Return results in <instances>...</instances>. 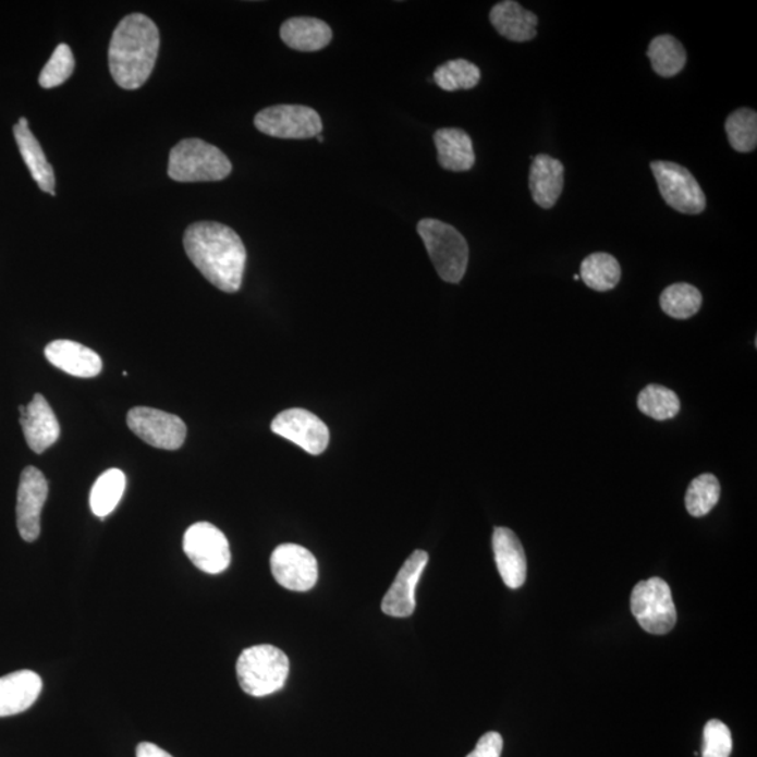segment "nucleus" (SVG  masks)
I'll use <instances>...</instances> for the list:
<instances>
[{
  "instance_id": "nucleus-1",
  "label": "nucleus",
  "mask_w": 757,
  "mask_h": 757,
  "mask_svg": "<svg viewBox=\"0 0 757 757\" xmlns=\"http://www.w3.org/2000/svg\"><path fill=\"white\" fill-rule=\"evenodd\" d=\"M183 243L190 260L213 286L227 293L241 290L247 253L232 228L219 222L193 223Z\"/></svg>"
},
{
  "instance_id": "nucleus-2",
  "label": "nucleus",
  "mask_w": 757,
  "mask_h": 757,
  "mask_svg": "<svg viewBox=\"0 0 757 757\" xmlns=\"http://www.w3.org/2000/svg\"><path fill=\"white\" fill-rule=\"evenodd\" d=\"M159 47V28L148 16L134 13L122 19L109 48L112 80L122 89H139L154 71Z\"/></svg>"
},
{
  "instance_id": "nucleus-3",
  "label": "nucleus",
  "mask_w": 757,
  "mask_h": 757,
  "mask_svg": "<svg viewBox=\"0 0 757 757\" xmlns=\"http://www.w3.org/2000/svg\"><path fill=\"white\" fill-rule=\"evenodd\" d=\"M232 169L228 156L203 139L180 141L170 151L168 173L174 182H221Z\"/></svg>"
},
{
  "instance_id": "nucleus-4",
  "label": "nucleus",
  "mask_w": 757,
  "mask_h": 757,
  "mask_svg": "<svg viewBox=\"0 0 757 757\" xmlns=\"http://www.w3.org/2000/svg\"><path fill=\"white\" fill-rule=\"evenodd\" d=\"M290 667L280 648L264 644L244 649L236 663L239 685L253 697L270 696L285 685Z\"/></svg>"
},
{
  "instance_id": "nucleus-5",
  "label": "nucleus",
  "mask_w": 757,
  "mask_h": 757,
  "mask_svg": "<svg viewBox=\"0 0 757 757\" xmlns=\"http://www.w3.org/2000/svg\"><path fill=\"white\" fill-rule=\"evenodd\" d=\"M417 232L438 276L449 283L461 282L468 264V244L463 234L452 224L429 218L418 222Z\"/></svg>"
},
{
  "instance_id": "nucleus-6",
  "label": "nucleus",
  "mask_w": 757,
  "mask_h": 757,
  "mask_svg": "<svg viewBox=\"0 0 757 757\" xmlns=\"http://www.w3.org/2000/svg\"><path fill=\"white\" fill-rule=\"evenodd\" d=\"M632 612L647 633L662 636L675 627L677 613L671 588L661 578L642 581L633 589Z\"/></svg>"
},
{
  "instance_id": "nucleus-7",
  "label": "nucleus",
  "mask_w": 757,
  "mask_h": 757,
  "mask_svg": "<svg viewBox=\"0 0 757 757\" xmlns=\"http://www.w3.org/2000/svg\"><path fill=\"white\" fill-rule=\"evenodd\" d=\"M254 125L262 134L278 139H310L323 131L319 112L297 105L267 107L254 117Z\"/></svg>"
},
{
  "instance_id": "nucleus-8",
  "label": "nucleus",
  "mask_w": 757,
  "mask_h": 757,
  "mask_svg": "<svg viewBox=\"0 0 757 757\" xmlns=\"http://www.w3.org/2000/svg\"><path fill=\"white\" fill-rule=\"evenodd\" d=\"M659 193L669 207L677 212L697 215L705 211L706 195L700 184L683 166L673 162L651 163Z\"/></svg>"
},
{
  "instance_id": "nucleus-9",
  "label": "nucleus",
  "mask_w": 757,
  "mask_h": 757,
  "mask_svg": "<svg viewBox=\"0 0 757 757\" xmlns=\"http://www.w3.org/2000/svg\"><path fill=\"white\" fill-rule=\"evenodd\" d=\"M132 432L150 447L175 451L183 447L187 427L178 415L150 407H135L126 415Z\"/></svg>"
},
{
  "instance_id": "nucleus-10",
  "label": "nucleus",
  "mask_w": 757,
  "mask_h": 757,
  "mask_svg": "<svg viewBox=\"0 0 757 757\" xmlns=\"http://www.w3.org/2000/svg\"><path fill=\"white\" fill-rule=\"evenodd\" d=\"M184 553L197 569L207 574H221L231 565V547L227 536L208 522L188 527L183 540Z\"/></svg>"
},
{
  "instance_id": "nucleus-11",
  "label": "nucleus",
  "mask_w": 757,
  "mask_h": 757,
  "mask_svg": "<svg viewBox=\"0 0 757 757\" xmlns=\"http://www.w3.org/2000/svg\"><path fill=\"white\" fill-rule=\"evenodd\" d=\"M271 573L283 588L306 593L319 578L317 560L309 550L300 545L278 546L271 555Z\"/></svg>"
},
{
  "instance_id": "nucleus-12",
  "label": "nucleus",
  "mask_w": 757,
  "mask_h": 757,
  "mask_svg": "<svg viewBox=\"0 0 757 757\" xmlns=\"http://www.w3.org/2000/svg\"><path fill=\"white\" fill-rule=\"evenodd\" d=\"M271 429L273 434L280 435L315 456L323 453L329 447V428L317 415L307 410H285L273 418Z\"/></svg>"
},
{
  "instance_id": "nucleus-13",
  "label": "nucleus",
  "mask_w": 757,
  "mask_h": 757,
  "mask_svg": "<svg viewBox=\"0 0 757 757\" xmlns=\"http://www.w3.org/2000/svg\"><path fill=\"white\" fill-rule=\"evenodd\" d=\"M48 497V481L37 467L24 468L17 491V527L23 540L36 541L41 534V511Z\"/></svg>"
},
{
  "instance_id": "nucleus-14",
  "label": "nucleus",
  "mask_w": 757,
  "mask_h": 757,
  "mask_svg": "<svg viewBox=\"0 0 757 757\" xmlns=\"http://www.w3.org/2000/svg\"><path fill=\"white\" fill-rule=\"evenodd\" d=\"M428 553L424 550H415L412 555L405 560L404 565L400 569L394 583L390 586L388 594L382 600V610L384 614L392 618H408L412 616L415 610V588L419 578L424 573L425 566L428 564Z\"/></svg>"
},
{
  "instance_id": "nucleus-15",
  "label": "nucleus",
  "mask_w": 757,
  "mask_h": 757,
  "mask_svg": "<svg viewBox=\"0 0 757 757\" xmlns=\"http://www.w3.org/2000/svg\"><path fill=\"white\" fill-rule=\"evenodd\" d=\"M21 424L28 447L38 454L46 452L60 439V423L40 393L34 394L32 403L26 405L21 414Z\"/></svg>"
},
{
  "instance_id": "nucleus-16",
  "label": "nucleus",
  "mask_w": 757,
  "mask_h": 757,
  "mask_svg": "<svg viewBox=\"0 0 757 757\" xmlns=\"http://www.w3.org/2000/svg\"><path fill=\"white\" fill-rule=\"evenodd\" d=\"M46 358L76 378H95L100 375L102 361L99 354L75 341L57 340L46 346Z\"/></svg>"
},
{
  "instance_id": "nucleus-17",
  "label": "nucleus",
  "mask_w": 757,
  "mask_h": 757,
  "mask_svg": "<svg viewBox=\"0 0 757 757\" xmlns=\"http://www.w3.org/2000/svg\"><path fill=\"white\" fill-rule=\"evenodd\" d=\"M42 691V679L33 671H17L0 677V717L21 715Z\"/></svg>"
},
{
  "instance_id": "nucleus-18",
  "label": "nucleus",
  "mask_w": 757,
  "mask_h": 757,
  "mask_svg": "<svg viewBox=\"0 0 757 757\" xmlns=\"http://www.w3.org/2000/svg\"><path fill=\"white\" fill-rule=\"evenodd\" d=\"M498 573L511 589L521 588L526 581V555L520 539L508 527H496L492 535Z\"/></svg>"
},
{
  "instance_id": "nucleus-19",
  "label": "nucleus",
  "mask_w": 757,
  "mask_h": 757,
  "mask_svg": "<svg viewBox=\"0 0 757 757\" xmlns=\"http://www.w3.org/2000/svg\"><path fill=\"white\" fill-rule=\"evenodd\" d=\"M529 188L534 202L553 208L564 188V166L549 155H537L532 163Z\"/></svg>"
},
{
  "instance_id": "nucleus-20",
  "label": "nucleus",
  "mask_w": 757,
  "mask_h": 757,
  "mask_svg": "<svg viewBox=\"0 0 757 757\" xmlns=\"http://www.w3.org/2000/svg\"><path fill=\"white\" fill-rule=\"evenodd\" d=\"M490 22L502 37L515 42L534 40L539 23L535 13L526 11L514 0L497 3L491 9Z\"/></svg>"
},
{
  "instance_id": "nucleus-21",
  "label": "nucleus",
  "mask_w": 757,
  "mask_h": 757,
  "mask_svg": "<svg viewBox=\"0 0 757 757\" xmlns=\"http://www.w3.org/2000/svg\"><path fill=\"white\" fill-rule=\"evenodd\" d=\"M13 134L19 149H21L24 163L30 170L38 187L44 193L56 195V174H53L52 166L48 162L40 142L37 141L30 129H28V122L24 117L13 126Z\"/></svg>"
},
{
  "instance_id": "nucleus-22",
  "label": "nucleus",
  "mask_w": 757,
  "mask_h": 757,
  "mask_svg": "<svg viewBox=\"0 0 757 757\" xmlns=\"http://www.w3.org/2000/svg\"><path fill=\"white\" fill-rule=\"evenodd\" d=\"M435 146L438 150V162L449 172H468L475 166L476 155L473 141L466 131L459 129H442L435 132Z\"/></svg>"
},
{
  "instance_id": "nucleus-23",
  "label": "nucleus",
  "mask_w": 757,
  "mask_h": 757,
  "mask_svg": "<svg viewBox=\"0 0 757 757\" xmlns=\"http://www.w3.org/2000/svg\"><path fill=\"white\" fill-rule=\"evenodd\" d=\"M281 40L292 50L316 52L331 42L329 24L315 17H292L281 26Z\"/></svg>"
},
{
  "instance_id": "nucleus-24",
  "label": "nucleus",
  "mask_w": 757,
  "mask_h": 757,
  "mask_svg": "<svg viewBox=\"0 0 757 757\" xmlns=\"http://www.w3.org/2000/svg\"><path fill=\"white\" fill-rule=\"evenodd\" d=\"M579 278L586 286L598 292H606L618 286L622 278V268L613 256L608 253H594L581 264Z\"/></svg>"
},
{
  "instance_id": "nucleus-25",
  "label": "nucleus",
  "mask_w": 757,
  "mask_h": 757,
  "mask_svg": "<svg viewBox=\"0 0 757 757\" xmlns=\"http://www.w3.org/2000/svg\"><path fill=\"white\" fill-rule=\"evenodd\" d=\"M647 56L652 70L662 77H673L686 65V51L675 37L663 34L649 44Z\"/></svg>"
},
{
  "instance_id": "nucleus-26",
  "label": "nucleus",
  "mask_w": 757,
  "mask_h": 757,
  "mask_svg": "<svg viewBox=\"0 0 757 757\" xmlns=\"http://www.w3.org/2000/svg\"><path fill=\"white\" fill-rule=\"evenodd\" d=\"M126 478L119 468H110L97 478L90 492V508L96 516L106 517L115 510L124 496Z\"/></svg>"
},
{
  "instance_id": "nucleus-27",
  "label": "nucleus",
  "mask_w": 757,
  "mask_h": 757,
  "mask_svg": "<svg viewBox=\"0 0 757 757\" xmlns=\"http://www.w3.org/2000/svg\"><path fill=\"white\" fill-rule=\"evenodd\" d=\"M662 310L673 319L685 320L698 314L700 310L703 296L701 292L691 283H673L662 292Z\"/></svg>"
},
{
  "instance_id": "nucleus-28",
  "label": "nucleus",
  "mask_w": 757,
  "mask_h": 757,
  "mask_svg": "<svg viewBox=\"0 0 757 757\" xmlns=\"http://www.w3.org/2000/svg\"><path fill=\"white\" fill-rule=\"evenodd\" d=\"M480 80L481 72L478 66L466 60L444 62L434 72L435 83L447 91L473 89Z\"/></svg>"
},
{
  "instance_id": "nucleus-29",
  "label": "nucleus",
  "mask_w": 757,
  "mask_h": 757,
  "mask_svg": "<svg viewBox=\"0 0 757 757\" xmlns=\"http://www.w3.org/2000/svg\"><path fill=\"white\" fill-rule=\"evenodd\" d=\"M637 405L639 412L657 419V422H667V419L676 417L679 410H681L677 394L659 384L647 386L638 394Z\"/></svg>"
},
{
  "instance_id": "nucleus-30",
  "label": "nucleus",
  "mask_w": 757,
  "mask_h": 757,
  "mask_svg": "<svg viewBox=\"0 0 757 757\" xmlns=\"http://www.w3.org/2000/svg\"><path fill=\"white\" fill-rule=\"evenodd\" d=\"M728 141L741 154L756 149L757 114L755 110L740 109L728 115L725 121Z\"/></svg>"
},
{
  "instance_id": "nucleus-31",
  "label": "nucleus",
  "mask_w": 757,
  "mask_h": 757,
  "mask_svg": "<svg viewBox=\"0 0 757 757\" xmlns=\"http://www.w3.org/2000/svg\"><path fill=\"white\" fill-rule=\"evenodd\" d=\"M720 495L721 487L716 476L706 473L696 477L688 486L686 495L688 514L696 517L707 515L718 504Z\"/></svg>"
},
{
  "instance_id": "nucleus-32",
  "label": "nucleus",
  "mask_w": 757,
  "mask_h": 757,
  "mask_svg": "<svg viewBox=\"0 0 757 757\" xmlns=\"http://www.w3.org/2000/svg\"><path fill=\"white\" fill-rule=\"evenodd\" d=\"M75 71V58L72 50L66 44H60L53 51L50 61L44 66V70L38 77L40 86L44 89H52V87L61 86L72 76Z\"/></svg>"
},
{
  "instance_id": "nucleus-33",
  "label": "nucleus",
  "mask_w": 757,
  "mask_h": 757,
  "mask_svg": "<svg viewBox=\"0 0 757 757\" xmlns=\"http://www.w3.org/2000/svg\"><path fill=\"white\" fill-rule=\"evenodd\" d=\"M732 735L730 728L718 720L708 721L705 727L701 757H730Z\"/></svg>"
},
{
  "instance_id": "nucleus-34",
  "label": "nucleus",
  "mask_w": 757,
  "mask_h": 757,
  "mask_svg": "<svg viewBox=\"0 0 757 757\" xmlns=\"http://www.w3.org/2000/svg\"><path fill=\"white\" fill-rule=\"evenodd\" d=\"M504 741L498 732H487L478 740L475 750L467 757H501Z\"/></svg>"
},
{
  "instance_id": "nucleus-35",
  "label": "nucleus",
  "mask_w": 757,
  "mask_h": 757,
  "mask_svg": "<svg viewBox=\"0 0 757 757\" xmlns=\"http://www.w3.org/2000/svg\"><path fill=\"white\" fill-rule=\"evenodd\" d=\"M136 757H173L163 750L162 747L158 745L150 744V742H142V744L136 747Z\"/></svg>"
},
{
  "instance_id": "nucleus-36",
  "label": "nucleus",
  "mask_w": 757,
  "mask_h": 757,
  "mask_svg": "<svg viewBox=\"0 0 757 757\" xmlns=\"http://www.w3.org/2000/svg\"><path fill=\"white\" fill-rule=\"evenodd\" d=\"M317 139H319L320 144H321V142H325V138H323V136H320V135H319V136H317Z\"/></svg>"
},
{
  "instance_id": "nucleus-37",
  "label": "nucleus",
  "mask_w": 757,
  "mask_h": 757,
  "mask_svg": "<svg viewBox=\"0 0 757 757\" xmlns=\"http://www.w3.org/2000/svg\"><path fill=\"white\" fill-rule=\"evenodd\" d=\"M574 280H575V281H579V280H581L579 276H575V277H574Z\"/></svg>"
}]
</instances>
